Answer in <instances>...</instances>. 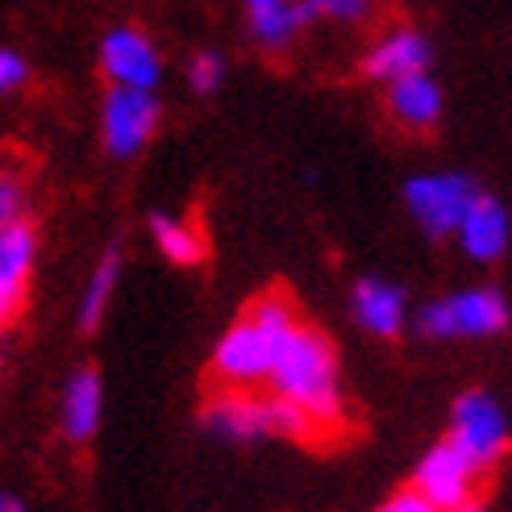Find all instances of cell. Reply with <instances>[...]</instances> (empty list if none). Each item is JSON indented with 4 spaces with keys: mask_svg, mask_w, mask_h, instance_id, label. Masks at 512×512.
I'll return each instance as SVG.
<instances>
[{
    "mask_svg": "<svg viewBox=\"0 0 512 512\" xmlns=\"http://www.w3.org/2000/svg\"><path fill=\"white\" fill-rule=\"evenodd\" d=\"M267 383L275 396L292 400L304 417H309L321 433V442H329L346 425V404L338 392V354L321 329L313 325H288L271 346V367Z\"/></svg>",
    "mask_w": 512,
    "mask_h": 512,
    "instance_id": "6da1fadb",
    "label": "cell"
},
{
    "mask_svg": "<svg viewBox=\"0 0 512 512\" xmlns=\"http://www.w3.org/2000/svg\"><path fill=\"white\" fill-rule=\"evenodd\" d=\"M475 196H479V188L467 175H421V179H408V188H404L408 213H413L421 221V229L433 238L458 229V221H463Z\"/></svg>",
    "mask_w": 512,
    "mask_h": 512,
    "instance_id": "8992f818",
    "label": "cell"
},
{
    "mask_svg": "<svg viewBox=\"0 0 512 512\" xmlns=\"http://www.w3.org/2000/svg\"><path fill=\"white\" fill-rule=\"evenodd\" d=\"M0 175H5V171H0Z\"/></svg>",
    "mask_w": 512,
    "mask_h": 512,
    "instance_id": "484cf974",
    "label": "cell"
},
{
    "mask_svg": "<svg viewBox=\"0 0 512 512\" xmlns=\"http://www.w3.org/2000/svg\"><path fill=\"white\" fill-rule=\"evenodd\" d=\"M429 59H433V46L417 30H396L363 59V75L367 80H388L392 84V80H404V75L425 71Z\"/></svg>",
    "mask_w": 512,
    "mask_h": 512,
    "instance_id": "7c38bea8",
    "label": "cell"
},
{
    "mask_svg": "<svg viewBox=\"0 0 512 512\" xmlns=\"http://www.w3.org/2000/svg\"><path fill=\"white\" fill-rule=\"evenodd\" d=\"M100 67H105V75L117 88H142V92L155 88L163 75L159 50L150 46V38L142 30H130V25H121V30H113L105 38V46H100Z\"/></svg>",
    "mask_w": 512,
    "mask_h": 512,
    "instance_id": "9c48e42d",
    "label": "cell"
},
{
    "mask_svg": "<svg viewBox=\"0 0 512 512\" xmlns=\"http://www.w3.org/2000/svg\"><path fill=\"white\" fill-rule=\"evenodd\" d=\"M204 425L221 438H263V425H259V396L254 392H217L209 404H204Z\"/></svg>",
    "mask_w": 512,
    "mask_h": 512,
    "instance_id": "9a60e30c",
    "label": "cell"
},
{
    "mask_svg": "<svg viewBox=\"0 0 512 512\" xmlns=\"http://www.w3.org/2000/svg\"><path fill=\"white\" fill-rule=\"evenodd\" d=\"M100 400H105V388H100V371L96 367H80L67 379L63 392V433L71 442H88L96 425H100Z\"/></svg>",
    "mask_w": 512,
    "mask_h": 512,
    "instance_id": "4fadbf2b",
    "label": "cell"
},
{
    "mask_svg": "<svg viewBox=\"0 0 512 512\" xmlns=\"http://www.w3.org/2000/svg\"><path fill=\"white\" fill-rule=\"evenodd\" d=\"M275 5H284V0H246L250 13H267V9H275Z\"/></svg>",
    "mask_w": 512,
    "mask_h": 512,
    "instance_id": "cb8c5ba5",
    "label": "cell"
},
{
    "mask_svg": "<svg viewBox=\"0 0 512 512\" xmlns=\"http://www.w3.org/2000/svg\"><path fill=\"white\" fill-rule=\"evenodd\" d=\"M150 234H155L159 250L179 267H196V263L209 259V238H204V229L196 221H179V217L155 213L150 217Z\"/></svg>",
    "mask_w": 512,
    "mask_h": 512,
    "instance_id": "2e32d148",
    "label": "cell"
},
{
    "mask_svg": "<svg viewBox=\"0 0 512 512\" xmlns=\"http://www.w3.org/2000/svg\"><path fill=\"white\" fill-rule=\"evenodd\" d=\"M221 80H225V59L213 55V50H200V55L192 59V67H188V84H192V92L209 96V92L221 88Z\"/></svg>",
    "mask_w": 512,
    "mask_h": 512,
    "instance_id": "d6986e66",
    "label": "cell"
},
{
    "mask_svg": "<svg viewBox=\"0 0 512 512\" xmlns=\"http://www.w3.org/2000/svg\"><path fill=\"white\" fill-rule=\"evenodd\" d=\"M450 442L463 450L479 471H492L508 450V417L488 392H467L454 404Z\"/></svg>",
    "mask_w": 512,
    "mask_h": 512,
    "instance_id": "5b68a950",
    "label": "cell"
},
{
    "mask_svg": "<svg viewBox=\"0 0 512 512\" xmlns=\"http://www.w3.org/2000/svg\"><path fill=\"white\" fill-rule=\"evenodd\" d=\"M388 113L396 125H404V130H417V134L433 130L442 117V88L433 84L425 71L392 80L388 84Z\"/></svg>",
    "mask_w": 512,
    "mask_h": 512,
    "instance_id": "8fae6325",
    "label": "cell"
},
{
    "mask_svg": "<svg viewBox=\"0 0 512 512\" xmlns=\"http://www.w3.org/2000/svg\"><path fill=\"white\" fill-rule=\"evenodd\" d=\"M483 479H488V471H479L471 458L446 438L442 446H433L421 458V467L413 475V492L438 512H458L467 504H483L479 500Z\"/></svg>",
    "mask_w": 512,
    "mask_h": 512,
    "instance_id": "7a4b0ae2",
    "label": "cell"
},
{
    "mask_svg": "<svg viewBox=\"0 0 512 512\" xmlns=\"http://www.w3.org/2000/svg\"><path fill=\"white\" fill-rule=\"evenodd\" d=\"M21 209H25V184L17 175H0V229L5 225H13L17 217H21Z\"/></svg>",
    "mask_w": 512,
    "mask_h": 512,
    "instance_id": "ffe728a7",
    "label": "cell"
},
{
    "mask_svg": "<svg viewBox=\"0 0 512 512\" xmlns=\"http://www.w3.org/2000/svg\"><path fill=\"white\" fill-rule=\"evenodd\" d=\"M25 75H30V67H25L21 55H13V50H0V92H13L25 84Z\"/></svg>",
    "mask_w": 512,
    "mask_h": 512,
    "instance_id": "7402d4cb",
    "label": "cell"
},
{
    "mask_svg": "<svg viewBox=\"0 0 512 512\" xmlns=\"http://www.w3.org/2000/svg\"><path fill=\"white\" fill-rule=\"evenodd\" d=\"M504 325H508V300L496 288L458 292L442 304H429L421 313L425 338H483V334H500Z\"/></svg>",
    "mask_w": 512,
    "mask_h": 512,
    "instance_id": "277c9868",
    "label": "cell"
},
{
    "mask_svg": "<svg viewBox=\"0 0 512 512\" xmlns=\"http://www.w3.org/2000/svg\"><path fill=\"white\" fill-rule=\"evenodd\" d=\"M304 5L313 9V17L325 13V17H338V21H358V17H367L371 0H304Z\"/></svg>",
    "mask_w": 512,
    "mask_h": 512,
    "instance_id": "44dd1931",
    "label": "cell"
},
{
    "mask_svg": "<svg viewBox=\"0 0 512 512\" xmlns=\"http://www.w3.org/2000/svg\"><path fill=\"white\" fill-rule=\"evenodd\" d=\"M163 109L159 100L142 92V88H117L105 96V117H100V130H105V150L113 159H134L138 150L155 134Z\"/></svg>",
    "mask_w": 512,
    "mask_h": 512,
    "instance_id": "52a82bcc",
    "label": "cell"
},
{
    "mask_svg": "<svg viewBox=\"0 0 512 512\" xmlns=\"http://www.w3.org/2000/svg\"><path fill=\"white\" fill-rule=\"evenodd\" d=\"M117 267H121V250L109 246L105 259H100V267H96V275H92L88 292H84V300H80V329L84 334H92V329L100 325V317H105V304H109L113 284H117Z\"/></svg>",
    "mask_w": 512,
    "mask_h": 512,
    "instance_id": "ac0fdd59",
    "label": "cell"
},
{
    "mask_svg": "<svg viewBox=\"0 0 512 512\" xmlns=\"http://www.w3.org/2000/svg\"><path fill=\"white\" fill-rule=\"evenodd\" d=\"M379 512H438V508H433V504H425L413 488H404V492H396L388 504H383Z\"/></svg>",
    "mask_w": 512,
    "mask_h": 512,
    "instance_id": "603a6c76",
    "label": "cell"
},
{
    "mask_svg": "<svg viewBox=\"0 0 512 512\" xmlns=\"http://www.w3.org/2000/svg\"><path fill=\"white\" fill-rule=\"evenodd\" d=\"M458 238H463V250L479 263H492L508 250V209L496 196H475L471 209L458 221Z\"/></svg>",
    "mask_w": 512,
    "mask_h": 512,
    "instance_id": "30bf717a",
    "label": "cell"
},
{
    "mask_svg": "<svg viewBox=\"0 0 512 512\" xmlns=\"http://www.w3.org/2000/svg\"><path fill=\"white\" fill-rule=\"evenodd\" d=\"M354 317L363 321L375 338H396L404 321V292L383 284V279H358L354 284Z\"/></svg>",
    "mask_w": 512,
    "mask_h": 512,
    "instance_id": "5bb4252c",
    "label": "cell"
},
{
    "mask_svg": "<svg viewBox=\"0 0 512 512\" xmlns=\"http://www.w3.org/2000/svg\"><path fill=\"white\" fill-rule=\"evenodd\" d=\"M271 346L275 338L263 334L250 317L229 325V334L217 342L213 363H209V383L217 392H250L254 383H267L271 367Z\"/></svg>",
    "mask_w": 512,
    "mask_h": 512,
    "instance_id": "3957f363",
    "label": "cell"
},
{
    "mask_svg": "<svg viewBox=\"0 0 512 512\" xmlns=\"http://www.w3.org/2000/svg\"><path fill=\"white\" fill-rule=\"evenodd\" d=\"M34 254H38V229L30 217H17L13 225L0 229V329L13 325L25 309Z\"/></svg>",
    "mask_w": 512,
    "mask_h": 512,
    "instance_id": "ba28073f",
    "label": "cell"
},
{
    "mask_svg": "<svg viewBox=\"0 0 512 512\" xmlns=\"http://www.w3.org/2000/svg\"><path fill=\"white\" fill-rule=\"evenodd\" d=\"M304 21H313V9L304 5V0H300V5L284 0V5H275L267 13H250V34H254V42H259L263 50H284L296 38V30Z\"/></svg>",
    "mask_w": 512,
    "mask_h": 512,
    "instance_id": "e0dca14e",
    "label": "cell"
},
{
    "mask_svg": "<svg viewBox=\"0 0 512 512\" xmlns=\"http://www.w3.org/2000/svg\"><path fill=\"white\" fill-rule=\"evenodd\" d=\"M0 512H25V508H21L13 496H5V492H0Z\"/></svg>",
    "mask_w": 512,
    "mask_h": 512,
    "instance_id": "d4e9b609",
    "label": "cell"
}]
</instances>
